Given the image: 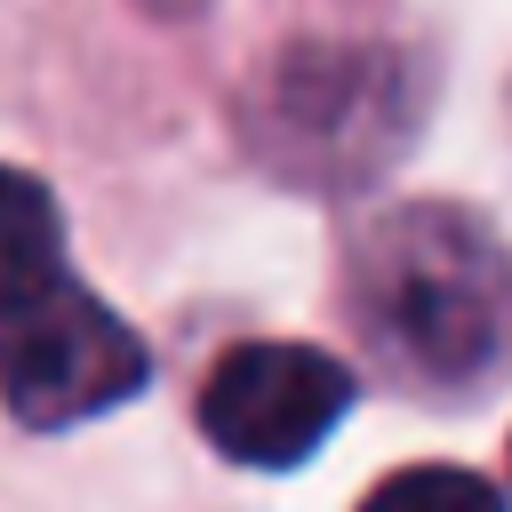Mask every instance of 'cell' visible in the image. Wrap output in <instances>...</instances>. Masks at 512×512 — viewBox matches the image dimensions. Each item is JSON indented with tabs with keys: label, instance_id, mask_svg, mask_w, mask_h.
<instances>
[{
	"label": "cell",
	"instance_id": "3",
	"mask_svg": "<svg viewBox=\"0 0 512 512\" xmlns=\"http://www.w3.org/2000/svg\"><path fill=\"white\" fill-rule=\"evenodd\" d=\"M344 400L352 376L320 344H232L200 384V432L232 464L288 472L336 432Z\"/></svg>",
	"mask_w": 512,
	"mask_h": 512
},
{
	"label": "cell",
	"instance_id": "6",
	"mask_svg": "<svg viewBox=\"0 0 512 512\" xmlns=\"http://www.w3.org/2000/svg\"><path fill=\"white\" fill-rule=\"evenodd\" d=\"M152 8H168V16H184V8H200V0H152Z\"/></svg>",
	"mask_w": 512,
	"mask_h": 512
},
{
	"label": "cell",
	"instance_id": "2",
	"mask_svg": "<svg viewBox=\"0 0 512 512\" xmlns=\"http://www.w3.org/2000/svg\"><path fill=\"white\" fill-rule=\"evenodd\" d=\"M144 392V344L88 288L56 280L48 296L0 320V400L16 424H88Z\"/></svg>",
	"mask_w": 512,
	"mask_h": 512
},
{
	"label": "cell",
	"instance_id": "5",
	"mask_svg": "<svg viewBox=\"0 0 512 512\" xmlns=\"http://www.w3.org/2000/svg\"><path fill=\"white\" fill-rule=\"evenodd\" d=\"M360 512H504V496L464 464H408L360 496Z\"/></svg>",
	"mask_w": 512,
	"mask_h": 512
},
{
	"label": "cell",
	"instance_id": "1",
	"mask_svg": "<svg viewBox=\"0 0 512 512\" xmlns=\"http://www.w3.org/2000/svg\"><path fill=\"white\" fill-rule=\"evenodd\" d=\"M352 312L408 384H480L512 328V272L472 216L400 208L360 240Z\"/></svg>",
	"mask_w": 512,
	"mask_h": 512
},
{
	"label": "cell",
	"instance_id": "4",
	"mask_svg": "<svg viewBox=\"0 0 512 512\" xmlns=\"http://www.w3.org/2000/svg\"><path fill=\"white\" fill-rule=\"evenodd\" d=\"M56 256H64V216L40 192V176L0 168V320L32 296L56 288Z\"/></svg>",
	"mask_w": 512,
	"mask_h": 512
}]
</instances>
